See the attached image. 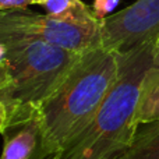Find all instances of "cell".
<instances>
[{
  "label": "cell",
  "instance_id": "obj_1",
  "mask_svg": "<svg viewBox=\"0 0 159 159\" xmlns=\"http://www.w3.org/2000/svg\"><path fill=\"white\" fill-rule=\"evenodd\" d=\"M80 55L32 36L0 34V126L38 112Z\"/></svg>",
  "mask_w": 159,
  "mask_h": 159
},
{
  "label": "cell",
  "instance_id": "obj_2",
  "mask_svg": "<svg viewBox=\"0 0 159 159\" xmlns=\"http://www.w3.org/2000/svg\"><path fill=\"white\" fill-rule=\"evenodd\" d=\"M119 74V55L103 46L81 53L39 115L52 147L61 152L85 131Z\"/></svg>",
  "mask_w": 159,
  "mask_h": 159
},
{
  "label": "cell",
  "instance_id": "obj_3",
  "mask_svg": "<svg viewBox=\"0 0 159 159\" xmlns=\"http://www.w3.org/2000/svg\"><path fill=\"white\" fill-rule=\"evenodd\" d=\"M155 42L119 55V74L95 119L57 159H117L137 133V107L144 77L155 64Z\"/></svg>",
  "mask_w": 159,
  "mask_h": 159
},
{
  "label": "cell",
  "instance_id": "obj_4",
  "mask_svg": "<svg viewBox=\"0 0 159 159\" xmlns=\"http://www.w3.org/2000/svg\"><path fill=\"white\" fill-rule=\"evenodd\" d=\"M0 34L32 36L74 53L102 46L101 21L87 4L69 16L7 11L0 14Z\"/></svg>",
  "mask_w": 159,
  "mask_h": 159
},
{
  "label": "cell",
  "instance_id": "obj_5",
  "mask_svg": "<svg viewBox=\"0 0 159 159\" xmlns=\"http://www.w3.org/2000/svg\"><path fill=\"white\" fill-rule=\"evenodd\" d=\"M102 46L124 53L159 36V0H134L101 21Z\"/></svg>",
  "mask_w": 159,
  "mask_h": 159
},
{
  "label": "cell",
  "instance_id": "obj_6",
  "mask_svg": "<svg viewBox=\"0 0 159 159\" xmlns=\"http://www.w3.org/2000/svg\"><path fill=\"white\" fill-rule=\"evenodd\" d=\"M3 134L2 159H57L60 152L52 147L39 110L27 117L0 126Z\"/></svg>",
  "mask_w": 159,
  "mask_h": 159
},
{
  "label": "cell",
  "instance_id": "obj_7",
  "mask_svg": "<svg viewBox=\"0 0 159 159\" xmlns=\"http://www.w3.org/2000/svg\"><path fill=\"white\" fill-rule=\"evenodd\" d=\"M154 121H159V67L155 64L144 77L137 107L138 126Z\"/></svg>",
  "mask_w": 159,
  "mask_h": 159
},
{
  "label": "cell",
  "instance_id": "obj_8",
  "mask_svg": "<svg viewBox=\"0 0 159 159\" xmlns=\"http://www.w3.org/2000/svg\"><path fill=\"white\" fill-rule=\"evenodd\" d=\"M117 159H159V121L138 126L130 148Z\"/></svg>",
  "mask_w": 159,
  "mask_h": 159
},
{
  "label": "cell",
  "instance_id": "obj_9",
  "mask_svg": "<svg viewBox=\"0 0 159 159\" xmlns=\"http://www.w3.org/2000/svg\"><path fill=\"white\" fill-rule=\"evenodd\" d=\"M85 3L81 0H48L43 4L46 14L50 16H69L80 8H82Z\"/></svg>",
  "mask_w": 159,
  "mask_h": 159
},
{
  "label": "cell",
  "instance_id": "obj_10",
  "mask_svg": "<svg viewBox=\"0 0 159 159\" xmlns=\"http://www.w3.org/2000/svg\"><path fill=\"white\" fill-rule=\"evenodd\" d=\"M119 3H120V0H93L92 13L99 21H102L103 18L113 14Z\"/></svg>",
  "mask_w": 159,
  "mask_h": 159
},
{
  "label": "cell",
  "instance_id": "obj_11",
  "mask_svg": "<svg viewBox=\"0 0 159 159\" xmlns=\"http://www.w3.org/2000/svg\"><path fill=\"white\" fill-rule=\"evenodd\" d=\"M30 4H32V0H0V11H24Z\"/></svg>",
  "mask_w": 159,
  "mask_h": 159
},
{
  "label": "cell",
  "instance_id": "obj_12",
  "mask_svg": "<svg viewBox=\"0 0 159 159\" xmlns=\"http://www.w3.org/2000/svg\"><path fill=\"white\" fill-rule=\"evenodd\" d=\"M154 61H155V66L159 67V36L154 45Z\"/></svg>",
  "mask_w": 159,
  "mask_h": 159
},
{
  "label": "cell",
  "instance_id": "obj_13",
  "mask_svg": "<svg viewBox=\"0 0 159 159\" xmlns=\"http://www.w3.org/2000/svg\"><path fill=\"white\" fill-rule=\"evenodd\" d=\"M46 2H48V0H32V4H42V6H43Z\"/></svg>",
  "mask_w": 159,
  "mask_h": 159
}]
</instances>
